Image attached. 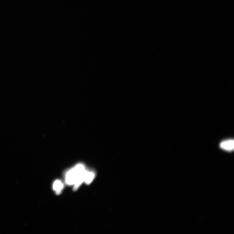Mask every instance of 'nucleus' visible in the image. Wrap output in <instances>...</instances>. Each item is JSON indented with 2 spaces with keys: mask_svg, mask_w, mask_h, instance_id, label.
<instances>
[{
  "mask_svg": "<svg viewBox=\"0 0 234 234\" xmlns=\"http://www.w3.org/2000/svg\"><path fill=\"white\" fill-rule=\"evenodd\" d=\"M95 176V174L94 171L87 170L84 181L87 184H90L94 179Z\"/></svg>",
  "mask_w": 234,
  "mask_h": 234,
  "instance_id": "4",
  "label": "nucleus"
},
{
  "mask_svg": "<svg viewBox=\"0 0 234 234\" xmlns=\"http://www.w3.org/2000/svg\"><path fill=\"white\" fill-rule=\"evenodd\" d=\"M53 187V190L56 191V194L59 195L62 192L64 187V184L60 180H56L54 182Z\"/></svg>",
  "mask_w": 234,
  "mask_h": 234,
  "instance_id": "3",
  "label": "nucleus"
},
{
  "mask_svg": "<svg viewBox=\"0 0 234 234\" xmlns=\"http://www.w3.org/2000/svg\"><path fill=\"white\" fill-rule=\"evenodd\" d=\"M86 170L83 164L78 163L67 172L66 174V183L69 185H74L78 177Z\"/></svg>",
  "mask_w": 234,
  "mask_h": 234,
  "instance_id": "1",
  "label": "nucleus"
},
{
  "mask_svg": "<svg viewBox=\"0 0 234 234\" xmlns=\"http://www.w3.org/2000/svg\"><path fill=\"white\" fill-rule=\"evenodd\" d=\"M220 147L228 151H231L233 150L234 148V142L233 140L229 139L222 142L219 145Z\"/></svg>",
  "mask_w": 234,
  "mask_h": 234,
  "instance_id": "2",
  "label": "nucleus"
}]
</instances>
